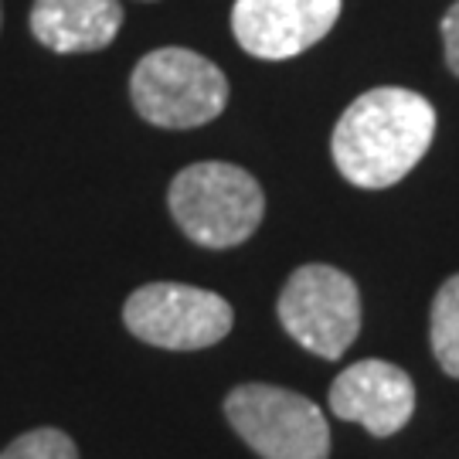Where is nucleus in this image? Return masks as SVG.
<instances>
[{
	"mask_svg": "<svg viewBox=\"0 0 459 459\" xmlns=\"http://www.w3.org/2000/svg\"><path fill=\"white\" fill-rule=\"evenodd\" d=\"M436 136V109L426 96L381 85L347 106L333 136L330 153L341 178L354 187L381 191L398 184L426 157Z\"/></svg>",
	"mask_w": 459,
	"mask_h": 459,
	"instance_id": "1",
	"label": "nucleus"
},
{
	"mask_svg": "<svg viewBox=\"0 0 459 459\" xmlns=\"http://www.w3.org/2000/svg\"><path fill=\"white\" fill-rule=\"evenodd\" d=\"M167 204L181 231L204 248H235L263 225L265 195L246 167L201 160L170 181Z\"/></svg>",
	"mask_w": 459,
	"mask_h": 459,
	"instance_id": "2",
	"label": "nucleus"
},
{
	"mask_svg": "<svg viewBox=\"0 0 459 459\" xmlns=\"http://www.w3.org/2000/svg\"><path fill=\"white\" fill-rule=\"evenodd\" d=\"M130 99L136 113L160 130H195L225 113L229 79L191 48H157L133 68Z\"/></svg>",
	"mask_w": 459,
	"mask_h": 459,
	"instance_id": "3",
	"label": "nucleus"
},
{
	"mask_svg": "<svg viewBox=\"0 0 459 459\" xmlns=\"http://www.w3.org/2000/svg\"><path fill=\"white\" fill-rule=\"evenodd\" d=\"M279 324L299 347L324 361L344 358L361 333V293L358 282L333 269L313 263L299 265L286 279L276 303Z\"/></svg>",
	"mask_w": 459,
	"mask_h": 459,
	"instance_id": "4",
	"label": "nucleus"
},
{
	"mask_svg": "<svg viewBox=\"0 0 459 459\" xmlns=\"http://www.w3.org/2000/svg\"><path fill=\"white\" fill-rule=\"evenodd\" d=\"M231 429L263 459H327L330 426L307 394L276 385H238L225 398Z\"/></svg>",
	"mask_w": 459,
	"mask_h": 459,
	"instance_id": "5",
	"label": "nucleus"
},
{
	"mask_svg": "<svg viewBox=\"0 0 459 459\" xmlns=\"http://www.w3.org/2000/svg\"><path fill=\"white\" fill-rule=\"evenodd\" d=\"M123 324L136 341L164 351H201L235 324V310L225 296L187 286V282H147L126 299Z\"/></svg>",
	"mask_w": 459,
	"mask_h": 459,
	"instance_id": "6",
	"label": "nucleus"
},
{
	"mask_svg": "<svg viewBox=\"0 0 459 459\" xmlns=\"http://www.w3.org/2000/svg\"><path fill=\"white\" fill-rule=\"evenodd\" d=\"M344 0H235V41L263 62L296 58L324 41L337 24Z\"/></svg>",
	"mask_w": 459,
	"mask_h": 459,
	"instance_id": "7",
	"label": "nucleus"
},
{
	"mask_svg": "<svg viewBox=\"0 0 459 459\" xmlns=\"http://www.w3.org/2000/svg\"><path fill=\"white\" fill-rule=\"evenodd\" d=\"M330 411L344 422H358L371 436L385 439L409 426L415 411V385L392 361H358L344 368L330 385Z\"/></svg>",
	"mask_w": 459,
	"mask_h": 459,
	"instance_id": "8",
	"label": "nucleus"
},
{
	"mask_svg": "<svg viewBox=\"0 0 459 459\" xmlns=\"http://www.w3.org/2000/svg\"><path fill=\"white\" fill-rule=\"evenodd\" d=\"M119 28V0H34L31 7V34L58 55L109 48Z\"/></svg>",
	"mask_w": 459,
	"mask_h": 459,
	"instance_id": "9",
	"label": "nucleus"
},
{
	"mask_svg": "<svg viewBox=\"0 0 459 459\" xmlns=\"http://www.w3.org/2000/svg\"><path fill=\"white\" fill-rule=\"evenodd\" d=\"M432 354L449 377H459V276H449L432 299L429 320Z\"/></svg>",
	"mask_w": 459,
	"mask_h": 459,
	"instance_id": "10",
	"label": "nucleus"
},
{
	"mask_svg": "<svg viewBox=\"0 0 459 459\" xmlns=\"http://www.w3.org/2000/svg\"><path fill=\"white\" fill-rule=\"evenodd\" d=\"M0 459H79V449L62 429H31L17 436Z\"/></svg>",
	"mask_w": 459,
	"mask_h": 459,
	"instance_id": "11",
	"label": "nucleus"
},
{
	"mask_svg": "<svg viewBox=\"0 0 459 459\" xmlns=\"http://www.w3.org/2000/svg\"><path fill=\"white\" fill-rule=\"evenodd\" d=\"M443 48H446V65H449V72L459 75V0L443 17Z\"/></svg>",
	"mask_w": 459,
	"mask_h": 459,
	"instance_id": "12",
	"label": "nucleus"
},
{
	"mask_svg": "<svg viewBox=\"0 0 459 459\" xmlns=\"http://www.w3.org/2000/svg\"><path fill=\"white\" fill-rule=\"evenodd\" d=\"M0 21H4V11H0Z\"/></svg>",
	"mask_w": 459,
	"mask_h": 459,
	"instance_id": "13",
	"label": "nucleus"
}]
</instances>
